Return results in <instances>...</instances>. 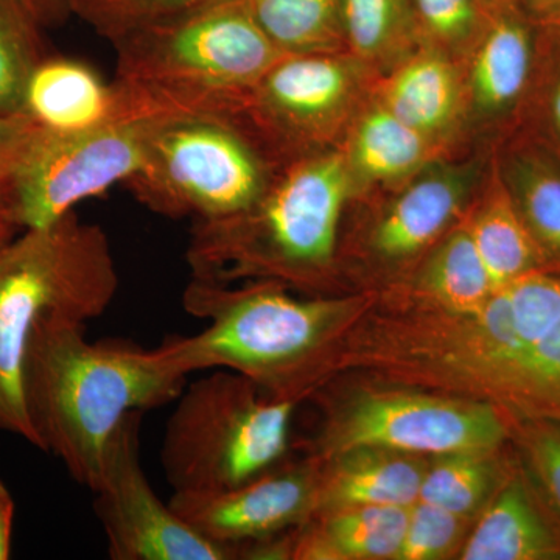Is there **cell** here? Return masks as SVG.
Wrapping results in <instances>:
<instances>
[{
  "instance_id": "obj_21",
  "label": "cell",
  "mask_w": 560,
  "mask_h": 560,
  "mask_svg": "<svg viewBox=\"0 0 560 560\" xmlns=\"http://www.w3.org/2000/svg\"><path fill=\"white\" fill-rule=\"evenodd\" d=\"M410 508L357 506L319 515L293 537L294 559H396Z\"/></svg>"
},
{
  "instance_id": "obj_5",
  "label": "cell",
  "mask_w": 560,
  "mask_h": 560,
  "mask_svg": "<svg viewBox=\"0 0 560 560\" xmlns=\"http://www.w3.org/2000/svg\"><path fill=\"white\" fill-rule=\"evenodd\" d=\"M183 307L208 320L200 334L164 341L187 374L235 371L294 404L318 374L320 352L345 313L341 302L294 300L276 283L235 290L200 279L184 290Z\"/></svg>"
},
{
  "instance_id": "obj_10",
  "label": "cell",
  "mask_w": 560,
  "mask_h": 560,
  "mask_svg": "<svg viewBox=\"0 0 560 560\" xmlns=\"http://www.w3.org/2000/svg\"><path fill=\"white\" fill-rule=\"evenodd\" d=\"M143 411L127 416L106 448L95 512L114 560H228L234 551L206 539L162 503L140 463Z\"/></svg>"
},
{
  "instance_id": "obj_6",
  "label": "cell",
  "mask_w": 560,
  "mask_h": 560,
  "mask_svg": "<svg viewBox=\"0 0 560 560\" xmlns=\"http://www.w3.org/2000/svg\"><path fill=\"white\" fill-rule=\"evenodd\" d=\"M280 168L241 117L171 114L151 119L142 165L125 186L151 212L195 223L250 208Z\"/></svg>"
},
{
  "instance_id": "obj_16",
  "label": "cell",
  "mask_w": 560,
  "mask_h": 560,
  "mask_svg": "<svg viewBox=\"0 0 560 560\" xmlns=\"http://www.w3.org/2000/svg\"><path fill=\"white\" fill-rule=\"evenodd\" d=\"M372 91L383 108L442 149L464 127L463 68L441 50L420 46Z\"/></svg>"
},
{
  "instance_id": "obj_4",
  "label": "cell",
  "mask_w": 560,
  "mask_h": 560,
  "mask_svg": "<svg viewBox=\"0 0 560 560\" xmlns=\"http://www.w3.org/2000/svg\"><path fill=\"white\" fill-rule=\"evenodd\" d=\"M119 289L108 235L75 210L24 230L0 250V430L38 447L24 397L25 350L51 316L86 324L108 311Z\"/></svg>"
},
{
  "instance_id": "obj_8",
  "label": "cell",
  "mask_w": 560,
  "mask_h": 560,
  "mask_svg": "<svg viewBox=\"0 0 560 560\" xmlns=\"http://www.w3.org/2000/svg\"><path fill=\"white\" fill-rule=\"evenodd\" d=\"M374 75L349 54L283 55L237 117L283 167L340 145Z\"/></svg>"
},
{
  "instance_id": "obj_35",
  "label": "cell",
  "mask_w": 560,
  "mask_h": 560,
  "mask_svg": "<svg viewBox=\"0 0 560 560\" xmlns=\"http://www.w3.org/2000/svg\"><path fill=\"white\" fill-rule=\"evenodd\" d=\"M14 501L10 490L0 495V560L10 558L13 536Z\"/></svg>"
},
{
  "instance_id": "obj_27",
  "label": "cell",
  "mask_w": 560,
  "mask_h": 560,
  "mask_svg": "<svg viewBox=\"0 0 560 560\" xmlns=\"http://www.w3.org/2000/svg\"><path fill=\"white\" fill-rule=\"evenodd\" d=\"M40 27L22 0H0V117L22 114L28 80L46 57Z\"/></svg>"
},
{
  "instance_id": "obj_17",
  "label": "cell",
  "mask_w": 560,
  "mask_h": 560,
  "mask_svg": "<svg viewBox=\"0 0 560 560\" xmlns=\"http://www.w3.org/2000/svg\"><path fill=\"white\" fill-rule=\"evenodd\" d=\"M490 156L539 249L545 271L560 272V156L522 130L497 140Z\"/></svg>"
},
{
  "instance_id": "obj_36",
  "label": "cell",
  "mask_w": 560,
  "mask_h": 560,
  "mask_svg": "<svg viewBox=\"0 0 560 560\" xmlns=\"http://www.w3.org/2000/svg\"><path fill=\"white\" fill-rule=\"evenodd\" d=\"M38 18L40 24L49 25L65 20L70 10L66 0H22Z\"/></svg>"
},
{
  "instance_id": "obj_12",
  "label": "cell",
  "mask_w": 560,
  "mask_h": 560,
  "mask_svg": "<svg viewBox=\"0 0 560 560\" xmlns=\"http://www.w3.org/2000/svg\"><path fill=\"white\" fill-rule=\"evenodd\" d=\"M320 474L315 466L264 471L221 492H173L172 510L206 539L237 547L268 539L316 514Z\"/></svg>"
},
{
  "instance_id": "obj_19",
  "label": "cell",
  "mask_w": 560,
  "mask_h": 560,
  "mask_svg": "<svg viewBox=\"0 0 560 560\" xmlns=\"http://www.w3.org/2000/svg\"><path fill=\"white\" fill-rule=\"evenodd\" d=\"M338 147L355 190L361 186H399L442 158L444 151L374 98L360 109Z\"/></svg>"
},
{
  "instance_id": "obj_7",
  "label": "cell",
  "mask_w": 560,
  "mask_h": 560,
  "mask_svg": "<svg viewBox=\"0 0 560 560\" xmlns=\"http://www.w3.org/2000/svg\"><path fill=\"white\" fill-rule=\"evenodd\" d=\"M186 385L162 438L173 492H221L278 466L289 451L294 401L260 399L242 374L212 370Z\"/></svg>"
},
{
  "instance_id": "obj_22",
  "label": "cell",
  "mask_w": 560,
  "mask_h": 560,
  "mask_svg": "<svg viewBox=\"0 0 560 560\" xmlns=\"http://www.w3.org/2000/svg\"><path fill=\"white\" fill-rule=\"evenodd\" d=\"M466 224L495 290L529 272L545 271L539 249L501 183L492 156L478 190L477 208Z\"/></svg>"
},
{
  "instance_id": "obj_28",
  "label": "cell",
  "mask_w": 560,
  "mask_h": 560,
  "mask_svg": "<svg viewBox=\"0 0 560 560\" xmlns=\"http://www.w3.org/2000/svg\"><path fill=\"white\" fill-rule=\"evenodd\" d=\"M514 130L528 132L560 156V25H537L533 80Z\"/></svg>"
},
{
  "instance_id": "obj_29",
  "label": "cell",
  "mask_w": 560,
  "mask_h": 560,
  "mask_svg": "<svg viewBox=\"0 0 560 560\" xmlns=\"http://www.w3.org/2000/svg\"><path fill=\"white\" fill-rule=\"evenodd\" d=\"M422 46L441 50L459 65L489 20L481 0H412Z\"/></svg>"
},
{
  "instance_id": "obj_31",
  "label": "cell",
  "mask_w": 560,
  "mask_h": 560,
  "mask_svg": "<svg viewBox=\"0 0 560 560\" xmlns=\"http://www.w3.org/2000/svg\"><path fill=\"white\" fill-rule=\"evenodd\" d=\"M466 518L418 500L410 508L407 529L396 560L447 558L460 541Z\"/></svg>"
},
{
  "instance_id": "obj_24",
  "label": "cell",
  "mask_w": 560,
  "mask_h": 560,
  "mask_svg": "<svg viewBox=\"0 0 560 560\" xmlns=\"http://www.w3.org/2000/svg\"><path fill=\"white\" fill-rule=\"evenodd\" d=\"M254 21L283 55L348 54L341 0H246Z\"/></svg>"
},
{
  "instance_id": "obj_9",
  "label": "cell",
  "mask_w": 560,
  "mask_h": 560,
  "mask_svg": "<svg viewBox=\"0 0 560 560\" xmlns=\"http://www.w3.org/2000/svg\"><path fill=\"white\" fill-rule=\"evenodd\" d=\"M151 119H125L72 135L36 131L11 168L22 231L49 226L81 201L127 183L142 165Z\"/></svg>"
},
{
  "instance_id": "obj_15",
  "label": "cell",
  "mask_w": 560,
  "mask_h": 560,
  "mask_svg": "<svg viewBox=\"0 0 560 560\" xmlns=\"http://www.w3.org/2000/svg\"><path fill=\"white\" fill-rule=\"evenodd\" d=\"M22 114L39 130L58 135L139 117L116 81L106 83L97 70L75 58L47 55L28 80Z\"/></svg>"
},
{
  "instance_id": "obj_18",
  "label": "cell",
  "mask_w": 560,
  "mask_h": 560,
  "mask_svg": "<svg viewBox=\"0 0 560 560\" xmlns=\"http://www.w3.org/2000/svg\"><path fill=\"white\" fill-rule=\"evenodd\" d=\"M334 466L320 474L315 515L357 506L411 508L429 464L408 453L359 447L338 453Z\"/></svg>"
},
{
  "instance_id": "obj_11",
  "label": "cell",
  "mask_w": 560,
  "mask_h": 560,
  "mask_svg": "<svg viewBox=\"0 0 560 560\" xmlns=\"http://www.w3.org/2000/svg\"><path fill=\"white\" fill-rule=\"evenodd\" d=\"M506 425L495 408L474 401L372 394L346 410L331 427L334 455L359 447L388 448L408 455L495 452Z\"/></svg>"
},
{
  "instance_id": "obj_38",
  "label": "cell",
  "mask_w": 560,
  "mask_h": 560,
  "mask_svg": "<svg viewBox=\"0 0 560 560\" xmlns=\"http://www.w3.org/2000/svg\"><path fill=\"white\" fill-rule=\"evenodd\" d=\"M481 2L489 13L493 10L504 9V7H518V9H523V0H481Z\"/></svg>"
},
{
  "instance_id": "obj_33",
  "label": "cell",
  "mask_w": 560,
  "mask_h": 560,
  "mask_svg": "<svg viewBox=\"0 0 560 560\" xmlns=\"http://www.w3.org/2000/svg\"><path fill=\"white\" fill-rule=\"evenodd\" d=\"M38 130L25 114L0 117V172L14 167Z\"/></svg>"
},
{
  "instance_id": "obj_13",
  "label": "cell",
  "mask_w": 560,
  "mask_h": 560,
  "mask_svg": "<svg viewBox=\"0 0 560 560\" xmlns=\"http://www.w3.org/2000/svg\"><path fill=\"white\" fill-rule=\"evenodd\" d=\"M537 55V25L518 7L489 13L488 24L463 61L464 127L493 143L517 127Z\"/></svg>"
},
{
  "instance_id": "obj_32",
  "label": "cell",
  "mask_w": 560,
  "mask_h": 560,
  "mask_svg": "<svg viewBox=\"0 0 560 560\" xmlns=\"http://www.w3.org/2000/svg\"><path fill=\"white\" fill-rule=\"evenodd\" d=\"M525 430L530 466L560 523V422L539 419Z\"/></svg>"
},
{
  "instance_id": "obj_3",
  "label": "cell",
  "mask_w": 560,
  "mask_h": 560,
  "mask_svg": "<svg viewBox=\"0 0 560 560\" xmlns=\"http://www.w3.org/2000/svg\"><path fill=\"white\" fill-rule=\"evenodd\" d=\"M355 191L340 147L280 168L250 208L191 224V279L230 283L254 275L313 282L326 272L342 210Z\"/></svg>"
},
{
  "instance_id": "obj_39",
  "label": "cell",
  "mask_w": 560,
  "mask_h": 560,
  "mask_svg": "<svg viewBox=\"0 0 560 560\" xmlns=\"http://www.w3.org/2000/svg\"><path fill=\"white\" fill-rule=\"evenodd\" d=\"M7 490H9V489H7V486L3 485L2 480H0V495H2V493H5Z\"/></svg>"
},
{
  "instance_id": "obj_23",
  "label": "cell",
  "mask_w": 560,
  "mask_h": 560,
  "mask_svg": "<svg viewBox=\"0 0 560 560\" xmlns=\"http://www.w3.org/2000/svg\"><path fill=\"white\" fill-rule=\"evenodd\" d=\"M348 54L385 75L422 46L412 0H341Z\"/></svg>"
},
{
  "instance_id": "obj_26",
  "label": "cell",
  "mask_w": 560,
  "mask_h": 560,
  "mask_svg": "<svg viewBox=\"0 0 560 560\" xmlns=\"http://www.w3.org/2000/svg\"><path fill=\"white\" fill-rule=\"evenodd\" d=\"M493 453L456 452L438 456L423 475L419 500L459 517H470L499 490V466Z\"/></svg>"
},
{
  "instance_id": "obj_30",
  "label": "cell",
  "mask_w": 560,
  "mask_h": 560,
  "mask_svg": "<svg viewBox=\"0 0 560 560\" xmlns=\"http://www.w3.org/2000/svg\"><path fill=\"white\" fill-rule=\"evenodd\" d=\"M70 13L98 35L114 40L124 33L154 24L223 0H66Z\"/></svg>"
},
{
  "instance_id": "obj_2",
  "label": "cell",
  "mask_w": 560,
  "mask_h": 560,
  "mask_svg": "<svg viewBox=\"0 0 560 560\" xmlns=\"http://www.w3.org/2000/svg\"><path fill=\"white\" fill-rule=\"evenodd\" d=\"M116 83L139 117H237L261 77L283 57L246 0H223L110 40Z\"/></svg>"
},
{
  "instance_id": "obj_37",
  "label": "cell",
  "mask_w": 560,
  "mask_h": 560,
  "mask_svg": "<svg viewBox=\"0 0 560 560\" xmlns=\"http://www.w3.org/2000/svg\"><path fill=\"white\" fill-rule=\"evenodd\" d=\"M523 9L536 25H560V0H523Z\"/></svg>"
},
{
  "instance_id": "obj_20",
  "label": "cell",
  "mask_w": 560,
  "mask_h": 560,
  "mask_svg": "<svg viewBox=\"0 0 560 560\" xmlns=\"http://www.w3.org/2000/svg\"><path fill=\"white\" fill-rule=\"evenodd\" d=\"M497 492L467 540L463 559H560L559 530L545 517L526 482L512 478Z\"/></svg>"
},
{
  "instance_id": "obj_14",
  "label": "cell",
  "mask_w": 560,
  "mask_h": 560,
  "mask_svg": "<svg viewBox=\"0 0 560 560\" xmlns=\"http://www.w3.org/2000/svg\"><path fill=\"white\" fill-rule=\"evenodd\" d=\"M488 167L489 161L482 165L480 160L431 161L396 186L372 231V248L382 259L394 261L425 249L464 212Z\"/></svg>"
},
{
  "instance_id": "obj_25",
  "label": "cell",
  "mask_w": 560,
  "mask_h": 560,
  "mask_svg": "<svg viewBox=\"0 0 560 560\" xmlns=\"http://www.w3.org/2000/svg\"><path fill=\"white\" fill-rule=\"evenodd\" d=\"M419 280L430 296L458 315L480 311L497 291L466 223L438 245Z\"/></svg>"
},
{
  "instance_id": "obj_1",
  "label": "cell",
  "mask_w": 560,
  "mask_h": 560,
  "mask_svg": "<svg viewBox=\"0 0 560 560\" xmlns=\"http://www.w3.org/2000/svg\"><path fill=\"white\" fill-rule=\"evenodd\" d=\"M187 374L165 342L90 341L86 324L51 316L25 350L24 397L39 451L94 492L106 448L121 420L178 399Z\"/></svg>"
},
{
  "instance_id": "obj_34",
  "label": "cell",
  "mask_w": 560,
  "mask_h": 560,
  "mask_svg": "<svg viewBox=\"0 0 560 560\" xmlns=\"http://www.w3.org/2000/svg\"><path fill=\"white\" fill-rule=\"evenodd\" d=\"M22 232L11 171L0 172V250Z\"/></svg>"
}]
</instances>
